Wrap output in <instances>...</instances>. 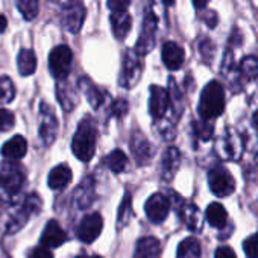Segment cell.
Instances as JSON below:
<instances>
[{"label": "cell", "mask_w": 258, "mask_h": 258, "mask_svg": "<svg viewBox=\"0 0 258 258\" xmlns=\"http://www.w3.org/2000/svg\"><path fill=\"white\" fill-rule=\"evenodd\" d=\"M16 7L26 22H34L40 13L38 0H16Z\"/></svg>", "instance_id": "cell-26"}, {"label": "cell", "mask_w": 258, "mask_h": 258, "mask_svg": "<svg viewBox=\"0 0 258 258\" xmlns=\"http://www.w3.org/2000/svg\"><path fill=\"white\" fill-rule=\"evenodd\" d=\"M252 120H253V124H255V126L258 127V109H256V111L253 112V115H252Z\"/></svg>", "instance_id": "cell-45"}, {"label": "cell", "mask_w": 258, "mask_h": 258, "mask_svg": "<svg viewBox=\"0 0 258 258\" xmlns=\"http://www.w3.org/2000/svg\"><path fill=\"white\" fill-rule=\"evenodd\" d=\"M14 96H16V88L13 81L7 76L0 78V102L10 103L14 99Z\"/></svg>", "instance_id": "cell-29"}, {"label": "cell", "mask_w": 258, "mask_h": 258, "mask_svg": "<svg viewBox=\"0 0 258 258\" xmlns=\"http://www.w3.org/2000/svg\"><path fill=\"white\" fill-rule=\"evenodd\" d=\"M160 256V241L155 237H145L139 240L136 258H158Z\"/></svg>", "instance_id": "cell-21"}, {"label": "cell", "mask_w": 258, "mask_h": 258, "mask_svg": "<svg viewBox=\"0 0 258 258\" xmlns=\"http://www.w3.org/2000/svg\"><path fill=\"white\" fill-rule=\"evenodd\" d=\"M157 26H158V20L157 16L149 10L145 13V19H143V28H142V34L139 37L137 46L134 49V52L139 56H145L146 53H149L154 46H155V32H157Z\"/></svg>", "instance_id": "cell-5"}, {"label": "cell", "mask_w": 258, "mask_h": 258, "mask_svg": "<svg viewBox=\"0 0 258 258\" xmlns=\"http://www.w3.org/2000/svg\"><path fill=\"white\" fill-rule=\"evenodd\" d=\"M205 216H207L208 223H210L213 228L222 229V228H225L226 223H228V213H226V210H225V207H223L222 204H217V202L210 204L208 208H207Z\"/></svg>", "instance_id": "cell-20"}, {"label": "cell", "mask_w": 258, "mask_h": 258, "mask_svg": "<svg viewBox=\"0 0 258 258\" xmlns=\"http://www.w3.org/2000/svg\"><path fill=\"white\" fill-rule=\"evenodd\" d=\"M67 241V234L66 231L61 228V225L56 220H50L41 235V244L43 247H58L62 243Z\"/></svg>", "instance_id": "cell-15"}, {"label": "cell", "mask_w": 258, "mask_h": 258, "mask_svg": "<svg viewBox=\"0 0 258 258\" xmlns=\"http://www.w3.org/2000/svg\"><path fill=\"white\" fill-rule=\"evenodd\" d=\"M17 67H19V72L22 76L34 75V72L37 69V56H35L34 50H31V49L20 50V53L17 56Z\"/></svg>", "instance_id": "cell-24"}, {"label": "cell", "mask_w": 258, "mask_h": 258, "mask_svg": "<svg viewBox=\"0 0 258 258\" xmlns=\"http://www.w3.org/2000/svg\"><path fill=\"white\" fill-rule=\"evenodd\" d=\"M0 213H2V201H0Z\"/></svg>", "instance_id": "cell-47"}, {"label": "cell", "mask_w": 258, "mask_h": 258, "mask_svg": "<svg viewBox=\"0 0 258 258\" xmlns=\"http://www.w3.org/2000/svg\"><path fill=\"white\" fill-rule=\"evenodd\" d=\"M243 250L247 258H258V232L249 235L243 241Z\"/></svg>", "instance_id": "cell-31"}, {"label": "cell", "mask_w": 258, "mask_h": 258, "mask_svg": "<svg viewBox=\"0 0 258 258\" xmlns=\"http://www.w3.org/2000/svg\"><path fill=\"white\" fill-rule=\"evenodd\" d=\"M105 163H106V166H108V169L111 172L121 173L126 169V166H127V158H126V155L121 151H114V152H111L106 157Z\"/></svg>", "instance_id": "cell-27"}, {"label": "cell", "mask_w": 258, "mask_h": 258, "mask_svg": "<svg viewBox=\"0 0 258 258\" xmlns=\"http://www.w3.org/2000/svg\"><path fill=\"white\" fill-rule=\"evenodd\" d=\"M176 258H202L201 243L195 237H188L182 240L178 246Z\"/></svg>", "instance_id": "cell-25"}, {"label": "cell", "mask_w": 258, "mask_h": 258, "mask_svg": "<svg viewBox=\"0 0 258 258\" xmlns=\"http://www.w3.org/2000/svg\"><path fill=\"white\" fill-rule=\"evenodd\" d=\"M102 228H103L102 216L99 213H93L81 222L78 228V237L84 243H93L100 235Z\"/></svg>", "instance_id": "cell-12"}, {"label": "cell", "mask_w": 258, "mask_h": 258, "mask_svg": "<svg viewBox=\"0 0 258 258\" xmlns=\"http://www.w3.org/2000/svg\"><path fill=\"white\" fill-rule=\"evenodd\" d=\"M7 26H8V20H7V17H5V16H2V14H0V34H2V32H5Z\"/></svg>", "instance_id": "cell-44"}, {"label": "cell", "mask_w": 258, "mask_h": 258, "mask_svg": "<svg viewBox=\"0 0 258 258\" xmlns=\"http://www.w3.org/2000/svg\"><path fill=\"white\" fill-rule=\"evenodd\" d=\"M199 52H201V55H202L204 61H205V62H210V61H211V58L214 56L216 46H214V43H213L210 38H205V40H202V41H201V44H199Z\"/></svg>", "instance_id": "cell-33"}, {"label": "cell", "mask_w": 258, "mask_h": 258, "mask_svg": "<svg viewBox=\"0 0 258 258\" xmlns=\"http://www.w3.org/2000/svg\"><path fill=\"white\" fill-rule=\"evenodd\" d=\"M29 258H53V253L47 247H35L31 252Z\"/></svg>", "instance_id": "cell-39"}, {"label": "cell", "mask_w": 258, "mask_h": 258, "mask_svg": "<svg viewBox=\"0 0 258 258\" xmlns=\"http://www.w3.org/2000/svg\"><path fill=\"white\" fill-rule=\"evenodd\" d=\"M28 152V143L26 140L22 137V136H16L13 137L11 140H8L4 148H2V155L10 160V161H14V160H19V158H23Z\"/></svg>", "instance_id": "cell-17"}, {"label": "cell", "mask_w": 258, "mask_h": 258, "mask_svg": "<svg viewBox=\"0 0 258 258\" xmlns=\"http://www.w3.org/2000/svg\"><path fill=\"white\" fill-rule=\"evenodd\" d=\"M181 216L188 229L196 231V232L202 229V216H201L199 208L195 204H184L181 208Z\"/></svg>", "instance_id": "cell-23"}, {"label": "cell", "mask_w": 258, "mask_h": 258, "mask_svg": "<svg viewBox=\"0 0 258 258\" xmlns=\"http://www.w3.org/2000/svg\"><path fill=\"white\" fill-rule=\"evenodd\" d=\"M72 61H73V53L72 49L66 44L56 46L50 55H49V69L52 72V75L56 79H64L72 67Z\"/></svg>", "instance_id": "cell-8"}, {"label": "cell", "mask_w": 258, "mask_h": 258, "mask_svg": "<svg viewBox=\"0 0 258 258\" xmlns=\"http://www.w3.org/2000/svg\"><path fill=\"white\" fill-rule=\"evenodd\" d=\"M127 211H131V198H129V195H126L124 202H123L121 207H120V211H118V225H121L123 220H124V222L127 220V216H126Z\"/></svg>", "instance_id": "cell-37"}, {"label": "cell", "mask_w": 258, "mask_h": 258, "mask_svg": "<svg viewBox=\"0 0 258 258\" xmlns=\"http://www.w3.org/2000/svg\"><path fill=\"white\" fill-rule=\"evenodd\" d=\"M256 164H258V155H256Z\"/></svg>", "instance_id": "cell-49"}, {"label": "cell", "mask_w": 258, "mask_h": 258, "mask_svg": "<svg viewBox=\"0 0 258 258\" xmlns=\"http://www.w3.org/2000/svg\"><path fill=\"white\" fill-rule=\"evenodd\" d=\"M126 109H127V103H126V100H121V99H118V100H115L114 102V105H112V114L114 115H124L126 114Z\"/></svg>", "instance_id": "cell-40"}, {"label": "cell", "mask_w": 258, "mask_h": 258, "mask_svg": "<svg viewBox=\"0 0 258 258\" xmlns=\"http://www.w3.org/2000/svg\"><path fill=\"white\" fill-rule=\"evenodd\" d=\"M131 149H133V154L136 155V158L140 164H145L146 161H149L151 145L140 133H137V134L134 133V136L131 139Z\"/></svg>", "instance_id": "cell-22"}, {"label": "cell", "mask_w": 258, "mask_h": 258, "mask_svg": "<svg viewBox=\"0 0 258 258\" xmlns=\"http://www.w3.org/2000/svg\"><path fill=\"white\" fill-rule=\"evenodd\" d=\"M208 184H210V190L217 198H228L235 191L234 176L229 173L228 169L222 166H216L208 172Z\"/></svg>", "instance_id": "cell-4"}, {"label": "cell", "mask_w": 258, "mask_h": 258, "mask_svg": "<svg viewBox=\"0 0 258 258\" xmlns=\"http://www.w3.org/2000/svg\"><path fill=\"white\" fill-rule=\"evenodd\" d=\"M181 164V154L176 148H169L167 152L163 157V164H161V175L163 179L170 181L173 179L175 173L178 172Z\"/></svg>", "instance_id": "cell-16"}, {"label": "cell", "mask_w": 258, "mask_h": 258, "mask_svg": "<svg viewBox=\"0 0 258 258\" xmlns=\"http://www.w3.org/2000/svg\"><path fill=\"white\" fill-rule=\"evenodd\" d=\"M161 56H163V62L169 70H179L185 61V52L184 49L173 41H167L163 46L161 50Z\"/></svg>", "instance_id": "cell-14"}, {"label": "cell", "mask_w": 258, "mask_h": 258, "mask_svg": "<svg viewBox=\"0 0 258 258\" xmlns=\"http://www.w3.org/2000/svg\"><path fill=\"white\" fill-rule=\"evenodd\" d=\"M142 72H143L142 56H139L134 50H127L123 58L120 85H123L126 88H133L140 81Z\"/></svg>", "instance_id": "cell-7"}, {"label": "cell", "mask_w": 258, "mask_h": 258, "mask_svg": "<svg viewBox=\"0 0 258 258\" xmlns=\"http://www.w3.org/2000/svg\"><path fill=\"white\" fill-rule=\"evenodd\" d=\"M70 181H72V170L66 164H59L53 167L47 178V184L52 190H62L70 184Z\"/></svg>", "instance_id": "cell-18"}, {"label": "cell", "mask_w": 258, "mask_h": 258, "mask_svg": "<svg viewBox=\"0 0 258 258\" xmlns=\"http://www.w3.org/2000/svg\"><path fill=\"white\" fill-rule=\"evenodd\" d=\"M217 154L228 161H238L243 155V139L234 127H226L216 143Z\"/></svg>", "instance_id": "cell-3"}, {"label": "cell", "mask_w": 258, "mask_h": 258, "mask_svg": "<svg viewBox=\"0 0 258 258\" xmlns=\"http://www.w3.org/2000/svg\"><path fill=\"white\" fill-rule=\"evenodd\" d=\"M91 258H102V256H97V255H94V256H91Z\"/></svg>", "instance_id": "cell-48"}, {"label": "cell", "mask_w": 258, "mask_h": 258, "mask_svg": "<svg viewBox=\"0 0 258 258\" xmlns=\"http://www.w3.org/2000/svg\"><path fill=\"white\" fill-rule=\"evenodd\" d=\"M214 258H237V255L229 246H220L216 249Z\"/></svg>", "instance_id": "cell-38"}, {"label": "cell", "mask_w": 258, "mask_h": 258, "mask_svg": "<svg viewBox=\"0 0 258 258\" xmlns=\"http://www.w3.org/2000/svg\"><path fill=\"white\" fill-rule=\"evenodd\" d=\"M163 4L167 5V7H172V5L175 4V0H163Z\"/></svg>", "instance_id": "cell-46"}, {"label": "cell", "mask_w": 258, "mask_h": 258, "mask_svg": "<svg viewBox=\"0 0 258 258\" xmlns=\"http://www.w3.org/2000/svg\"><path fill=\"white\" fill-rule=\"evenodd\" d=\"M204 19H205V23H207V26L210 29H213V28L217 26V14L214 11H208Z\"/></svg>", "instance_id": "cell-42"}, {"label": "cell", "mask_w": 258, "mask_h": 258, "mask_svg": "<svg viewBox=\"0 0 258 258\" xmlns=\"http://www.w3.org/2000/svg\"><path fill=\"white\" fill-rule=\"evenodd\" d=\"M232 64H234V53H232V49L228 47L225 50V55H223V61H222V73L226 75L231 72L232 69Z\"/></svg>", "instance_id": "cell-36"}, {"label": "cell", "mask_w": 258, "mask_h": 258, "mask_svg": "<svg viewBox=\"0 0 258 258\" xmlns=\"http://www.w3.org/2000/svg\"><path fill=\"white\" fill-rule=\"evenodd\" d=\"M85 8L79 0H72L62 8V25L70 34H78L85 20Z\"/></svg>", "instance_id": "cell-9"}, {"label": "cell", "mask_w": 258, "mask_h": 258, "mask_svg": "<svg viewBox=\"0 0 258 258\" xmlns=\"http://www.w3.org/2000/svg\"><path fill=\"white\" fill-rule=\"evenodd\" d=\"M16 124V115L8 109H0V133L11 131Z\"/></svg>", "instance_id": "cell-32"}, {"label": "cell", "mask_w": 258, "mask_h": 258, "mask_svg": "<svg viewBox=\"0 0 258 258\" xmlns=\"http://www.w3.org/2000/svg\"><path fill=\"white\" fill-rule=\"evenodd\" d=\"M240 73L250 81L256 79L258 78V58L253 55L244 56L240 61Z\"/></svg>", "instance_id": "cell-28"}, {"label": "cell", "mask_w": 258, "mask_h": 258, "mask_svg": "<svg viewBox=\"0 0 258 258\" xmlns=\"http://www.w3.org/2000/svg\"><path fill=\"white\" fill-rule=\"evenodd\" d=\"M223 109H225L223 85L219 81H211L204 87L201 93V99L198 105L199 115L202 117V120L208 121L222 115Z\"/></svg>", "instance_id": "cell-1"}, {"label": "cell", "mask_w": 258, "mask_h": 258, "mask_svg": "<svg viewBox=\"0 0 258 258\" xmlns=\"http://www.w3.org/2000/svg\"><path fill=\"white\" fill-rule=\"evenodd\" d=\"M145 210H146V214H148V217H149V220L152 223H161L169 216L170 202L164 195L155 193L148 199Z\"/></svg>", "instance_id": "cell-11"}, {"label": "cell", "mask_w": 258, "mask_h": 258, "mask_svg": "<svg viewBox=\"0 0 258 258\" xmlns=\"http://www.w3.org/2000/svg\"><path fill=\"white\" fill-rule=\"evenodd\" d=\"M213 133H214V126H213L211 123H208V121L204 120L201 124H198V136H199V139H202L204 142H208V140L211 139Z\"/></svg>", "instance_id": "cell-34"}, {"label": "cell", "mask_w": 258, "mask_h": 258, "mask_svg": "<svg viewBox=\"0 0 258 258\" xmlns=\"http://www.w3.org/2000/svg\"><path fill=\"white\" fill-rule=\"evenodd\" d=\"M109 20H111V26H112V32L115 38L118 40L126 38L127 32L131 31V26H133V20H131V16L127 14V11L112 13Z\"/></svg>", "instance_id": "cell-19"}, {"label": "cell", "mask_w": 258, "mask_h": 258, "mask_svg": "<svg viewBox=\"0 0 258 258\" xmlns=\"http://www.w3.org/2000/svg\"><path fill=\"white\" fill-rule=\"evenodd\" d=\"M96 136L97 131L93 120L84 118L79 123L72 140V151L76 155V158L81 160L82 163H88L93 158L96 151V139H97Z\"/></svg>", "instance_id": "cell-2"}, {"label": "cell", "mask_w": 258, "mask_h": 258, "mask_svg": "<svg viewBox=\"0 0 258 258\" xmlns=\"http://www.w3.org/2000/svg\"><path fill=\"white\" fill-rule=\"evenodd\" d=\"M25 181L23 169L14 161H5L0 164V185L5 188L7 193L16 195L20 191Z\"/></svg>", "instance_id": "cell-6"}, {"label": "cell", "mask_w": 258, "mask_h": 258, "mask_svg": "<svg viewBox=\"0 0 258 258\" xmlns=\"http://www.w3.org/2000/svg\"><path fill=\"white\" fill-rule=\"evenodd\" d=\"M170 105L169 91L163 87L152 85L151 87V99H149V111L154 118L164 117L167 108Z\"/></svg>", "instance_id": "cell-13"}, {"label": "cell", "mask_w": 258, "mask_h": 258, "mask_svg": "<svg viewBox=\"0 0 258 258\" xmlns=\"http://www.w3.org/2000/svg\"><path fill=\"white\" fill-rule=\"evenodd\" d=\"M129 4H131V0H108V8L111 10V14L123 13L127 10Z\"/></svg>", "instance_id": "cell-35"}, {"label": "cell", "mask_w": 258, "mask_h": 258, "mask_svg": "<svg viewBox=\"0 0 258 258\" xmlns=\"http://www.w3.org/2000/svg\"><path fill=\"white\" fill-rule=\"evenodd\" d=\"M81 84L84 85V90H85V93H87V97L90 99V102H91V105L93 106H99L100 103H102V94H100V91L90 82V79H82L81 81Z\"/></svg>", "instance_id": "cell-30"}, {"label": "cell", "mask_w": 258, "mask_h": 258, "mask_svg": "<svg viewBox=\"0 0 258 258\" xmlns=\"http://www.w3.org/2000/svg\"><path fill=\"white\" fill-rule=\"evenodd\" d=\"M193 2V7L198 10V11H202L207 8V5L210 4V0H191Z\"/></svg>", "instance_id": "cell-43"}, {"label": "cell", "mask_w": 258, "mask_h": 258, "mask_svg": "<svg viewBox=\"0 0 258 258\" xmlns=\"http://www.w3.org/2000/svg\"><path fill=\"white\" fill-rule=\"evenodd\" d=\"M40 136L46 146H50L55 142L56 131H58V120L53 114V109L49 108L46 103H41L40 108Z\"/></svg>", "instance_id": "cell-10"}, {"label": "cell", "mask_w": 258, "mask_h": 258, "mask_svg": "<svg viewBox=\"0 0 258 258\" xmlns=\"http://www.w3.org/2000/svg\"><path fill=\"white\" fill-rule=\"evenodd\" d=\"M241 43H243V35H241L240 29L234 28L232 29V34L229 37V47L231 46H241Z\"/></svg>", "instance_id": "cell-41"}]
</instances>
